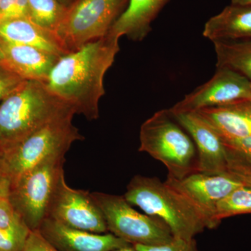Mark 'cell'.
Wrapping results in <instances>:
<instances>
[{"instance_id":"6da1fadb","label":"cell","mask_w":251,"mask_h":251,"mask_svg":"<svg viewBox=\"0 0 251 251\" xmlns=\"http://www.w3.org/2000/svg\"><path fill=\"white\" fill-rule=\"evenodd\" d=\"M120 38L108 33L80 49L59 57L46 85L89 120L99 117V102L105 94L104 77L119 51Z\"/></svg>"},{"instance_id":"7a4b0ae2","label":"cell","mask_w":251,"mask_h":251,"mask_svg":"<svg viewBox=\"0 0 251 251\" xmlns=\"http://www.w3.org/2000/svg\"><path fill=\"white\" fill-rule=\"evenodd\" d=\"M124 197L148 215L161 219L175 238L193 239L209 229L202 211L167 181L136 175L128 183Z\"/></svg>"},{"instance_id":"3957f363","label":"cell","mask_w":251,"mask_h":251,"mask_svg":"<svg viewBox=\"0 0 251 251\" xmlns=\"http://www.w3.org/2000/svg\"><path fill=\"white\" fill-rule=\"evenodd\" d=\"M75 113L46 82L25 80L0 103V148L25 138L57 117Z\"/></svg>"},{"instance_id":"277c9868","label":"cell","mask_w":251,"mask_h":251,"mask_svg":"<svg viewBox=\"0 0 251 251\" xmlns=\"http://www.w3.org/2000/svg\"><path fill=\"white\" fill-rule=\"evenodd\" d=\"M74 115L57 117L25 138L0 148V168L10 186L36 166L64 158L73 143L84 140L73 124Z\"/></svg>"},{"instance_id":"5b68a950","label":"cell","mask_w":251,"mask_h":251,"mask_svg":"<svg viewBox=\"0 0 251 251\" xmlns=\"http://www.w3.org/2000/svg\"><path fill=\"white\" fill-rule=\"evenodd\" d=\"M139 151L161 162L168 177L180 179L198 171V152L194 142L169 110H162L140 127Z\"/></svg>"},{"instance_id":"8992f818","label":"cell","mask_w":251,"mask_h":251,"mask_svg":"<svg viewBox=\"0 0 251 251\" xmlns=\"http://www.w3.org/2000/svg\"><path fill=\"white\" fill-rule=\"evenodd\" d=\"M128 0H76L54 31L66 54L107 35Z\"/></svg>"},{"instance_id":"52a82bcc","label":"cell","mask_w":251,"mask_h":251,"mask_svg":"<svg viewBox=\"0 0 251 251\" xmlns=\"http://www.w3.org/2000/svg\"><path fill=\"white\" fill-rule=\"evenodd\" d=\"M104 216L108 231L131 245L159 246L174 237L161 219L141 214L124 196L91 193Z\"/></svg>"},{"instance_id":"ba28073f","label":"cell","mask_w":251,"mask_h":251,"mask_svg":"<svg viewBox=\"0 0 251 251\" xmlns=\"http://www.w3.org/2000/svg\"><path fill=\"white\" fill-rule=\"evenodd\" d=\"M65 158H55L36 166L10 186L9 198L15 210L30 230L40 227Z\"/></svg>"},{"instance_id":"9c48e42d","label":"cell","mask_w":251,"mask_h":251,"mask_svg":"<svg viewBox=\"0 0 251 251\" xmlns=\"http://www.w3.org/2000/svg\"><path fill=\"white\" fill-rule=\"evenodd\" d=\"M46 218L93 233L104 234L108 231L103 214L92 194L68 186L64 172L54 188Z\"/></svg>"},{"instance_id":"30bf717a","label":"cell","mask_w":251,"mask_h":251,"mask_svg":"<svg viewBox=\"0 0 251 251\" xmlns=\"http://www.w3.org/2000/svg\"><path fill=\"white\" fill-rule=\"evenodd\" d=\"M245 99H251V80L228 68L217 67L210 80L168 110L172 114L196 112Z\"/></svg>"},{"instance_id":"8fae6325","label":"cell","mask_w":251,"mask_h":251,"mask_svg":"<svg viewBox=\"0 0 251 251\" xmlns=\"http://www.w3.org/2000/svg\"><path fill=\"white\" fill-rule=\"evenodd\" d=\"M196 204L205 216L209 229L218 226L216 220V206L221 200L243 186L241 181L229 175L208 174L194 172L182 179L168 177L166 180Z\"/></svg>"},{"instance_id":"7c38bea8","label":"cell","mask_w":251,"mask_h":251,"mask_svg":"<svg viewBox=\"0 0 251 251\" xmlns=\"http://www.w3.org/2000/svg\"><path fill=\"white\" fill-rule=\"evenodd\" d=\"M172 115L194 142L198 152V171L208 174H226L227 168L226 149L216 130L197 112Z\"/></svg>"},{"instance_id":"4fadbf2b","label":"cell","mask_w":251,"mask_h":251,"mask_svg":"<svg viewBox=\"0 0 251 251\" xmlns=\"http://www.w3.org/2000/svg\"><path fill=\"white\" fill-rule=\"evenodd\" d=\"M39 230L59 251H113L131 245L113 234L72 228L50 218L44 219Z\"/></svg>"},{"instance_id":"5bb4252c","label":"cell","mask_w":251,"mask_h":251,"mask_svg":"<svg viewBox=\"0 0 251 251\" xmlns=\"http://www.w3.org/2000/svg\"><path fill=\"white\" fill-rule=\"evenodd\" d=\"M4 62L24 80L46 82L59 56L32 46L12 44L0 39Z\"/></svg>"},{"instance_id":"9a60e30c","label":"cell","mask_w":251,"mask_h":251,"mask_svg":"<svg viewBox=\"0 0 251 251\" xmlns=\"http://www.w3.org/2000/svg\"><path fill=\"white\" fill-rule=\"evenodd\" d=\"M224 140L251 135V99L201 109L196 111Z\"/></svg>"},{"instance_id":"2e32d148","label":"cell","mask_w":251,"mask_h":251,"mask_svg":"<svg viewBox=\"0 0 251 251\" xmlns=\"http://www.w3.org/2000/svg\"><path fill=\"white\" fill-rule=\"evenodd\" d=\"M0 39L32 46L59 57L66 54L55 33L41 27L29 18L0 20Z\"/></svg>"},{"instance_id":"e0dca14e","label":"cell","mask_w":251,"mask_h":251,"mask_svg":"<svg viewBox=\"0 0 251 251\" xmlns=\"http://www.w3.org/2000/svg\"><path fill=\"white\" fill-rule=\"evenodd\" d=\"M169 0H128L126 9L109 33L120 38L142 41L151 31V23Z\"/></svg>"},{"instance_id":"ac0fdd59","label":"cell","mask_w":251,"mask_h":251,"mask_svg":"<svg viewBox=\"0 0 251 251\" xmlns=\"http://www.w3.org/2000/svg\"><path fill=\"white\" fill-rule=\"evenodd\" d=\"M202 34L212 42L250 40L251 6L230 4L226 6L206 21Z\"/></svg>"},{"instance_id":"d6986e66","label":"cell","mask_w":251,"mask_h":251,"mask_svg":"<svg viewBox=\"0 0 251 251\" xmlns=\"http://www.w3.org/2000/svg\"><path fill=\"white\" fill-rule=\"evenodd\" d=\"M217 67H226L251 80V39L213 42Z\"/></svg>"},{"instance_id":"ffe728a7","label":"cell","mask_w":251,"mask_h":251,"mask_svg":"<svg viewBox=\"0 0 251 251\" xmlns=\"http://www.w3.org/2000/svg\"><path fill=\"white\" fill-rule=\"evenodd\" d=\"M29 19L41 27L54 32L66 9L59 0H27Z\"/></svg>"},{"instance_id":"44dd1931","label":"cell","mask_w":251,"mask_h":251,"mask_svg":"<svg viewBox=\"0 0 251 251\" xmlns=\"http://www.w3.org/2000/svg\"><path fill=\"white\" fill-rule=\"evenodd\" d=\"M247 214H251V186L243 185L220 201L216 220L220 224L226 218Z\"/></svg>"},{"instance_id":"7402d4cb","label":"cell","mask_w":251,"mask_h":251,"mask_svg":"<svg viewBox=\"0 0 251 251\" xmlns=\"http://www.w3.org/2000/svg\"><path fill=\"white\" fill-rule=\"evenodd\" d=\"M222 140L227 156L226 174L251 172V135L241 139Z\"/></svg>"},{"instance_id":"603a6c76","label":"cell","mask_w":251,"mask_h":251,"mask_svg":"<svg viewBox=\"0 0 251 251\" xmlns=\"http://www.w3.org/2000/svg\"><path fill=\"white\" fill-rule=\"evenodd\" d=\"M30 232L23 221L0 227V251H23Z\"/></svg>"},{"instance_id":"cb8c5ba5","label":"cell","mask_w":251,"mask_h":251,"mask_svg":"<svg viewBox=\"0 0 251 251\" xmlns=\"http://www.w3.org/2000/svg\"><path fill=\"white\" fill-rule=\"evenodd\" d=\"M4 62H0V103L24 82Z\"/></svg>"},{"instance_id":"d4e9b609","label":"cell","mask_w":251,"mask_h":251,"mask_svg":"<svg viewBox=\"0 0 251 251\" xmlns=\"http://www.w3.org/2000/svg\"><path fill=\"white\" fill-rule=\"evenodd\" d=\"M133 246L138 251H199L195 238L183 239L174 237L171 242L159 246Z\"/></svg>"},{"instance_id":"484cf974","label":"cell","mask_w":251,"mask_h":251,"mask_svg":"<svg viewBox=\"0 0 251 251\" xmlns=\"http://www.w3.org/2000/svg\"><path fill=\"white\" fill-rule=\"evenodd\" d=\"M29 18L27 0H0V20Z\"/></svg>"},{"instance_id":"4316f807","label":"cell","mask_w":251,"mask_h":251,"mask_svg":"<svg viewBox=\"0 0 251 251\" xmlns=\"http://www.w3.org/2000/svg\"><path fill=\"white\" fill-rule=\"evenodd\" d=\"M23 221L15 210L8 196L0 197V227H8Z\"/></svg>"},{"instance_id":"83f0119b","label":"cell","mask_w":251,"mask_h":251,"mask_svg":"<svg viewBox=\"0 0 251 251\" xmlns=\"http://www.w3.org/2000/svg\"><path fill=\"white\" fill-rule=\"evenodd\" d=\"M23 251H59L43 237L39 229L31 230Z\"/></svg>"},{"instance_id":"f1b7e54d","label":"cell","mask_w":251,"mask_h":251,"mask_svg":"<svg viewBox=\"0 0 251 251\" xmlns=\"http://www.w3.org/2000/svg\"><path fill=\"white\" fill-rule=\"evenodd\" d=\"M229 175L238 181H241L246 186H251V172H241V173H232L226 174Z\"/></svg>"},{"instance_id":"f546056e","label":"cell","mask_w":251,"mask_h":251,"mask_svg":"<svg viewBox=\"0 0 251 251\" xmlns=\"http://www.w3.org/2000/svg\"><path fill=\"white\" fill-rule=\"evenodd\" d=\"M10 191V183L9 180L3 174L0 168V197L9 196Z\"/></svg>"},{"instance_id":"4dcf8cb0","label":"cell","mask_w":251,"mask_h":251,"mask_svg":"<svg viewBox=\"0 0 251 251\" xmlns=\"http://www.w3.org/2000/svg\"><path fill=\"white\" fill-rule=\"evenodd\" d=\"M231 4L251 6V0H231Z\"/></svg>"},{"instance_id":"1f68e13d","label":"cell","mask_w":251,"mask_h":251,"mask_svg":"<svg viewBox=\"0 0 251 251\" xmlns=\"http://www.w3.org/2000/svg\"><path fill=\"white\" fill-rule=\"evenodd\" d=\"M113 251H138L135 249L133 245L126 246V247L120 248V249H116Z\"/></svg>"},{"instance_id":"d6a6232c","label":"cell","mask_w":251,"mask_h":251,"mask_svg":"<svg viewBox=\"0 0 251 251\" xmlns=\"http://www.w3.org/2000/svg\"><path fill=\"white\" fill-rule=\"evenodd\" d=\"M75 1H76V0H59V1L61 3V4L63 5V6L66 8H67L68 6H70V5L73 4V3H74Z\"/></svg>"},{"instance_id":"836d02e7","label":"cell","mask_w":251,"mask_h":251,"mask_svg":"<svg viewBox=\"0 0 251 251\" xmlns=\"http://www.w3.org/2000/svg\"><path fill=\"white\" fill-rule=\"evenodd\" d=\"M4 54L3 52L2 49H1V44H0V62H4Z\"/></svg>"}]
</instances>
